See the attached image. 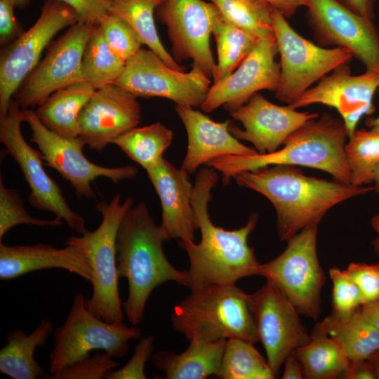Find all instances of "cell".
<instances>
[{
  "mask_svg": "<svg viewBox=\"0 0 379 379\" xmlns=\"http://www.w3.org/2000/svg\"><path fill=\"white\" fill-rule=\"evenodd\" d=\"M218 178L217 171L208 166L197 174L192 204L201 239L199 244L178 241L189 257L190 291L212 284H236L243 277L260 276L261 264L248 244L259 214L253 213L244 227L234 230L216 226L210 219L208 205Z\"/></svg>",
  "mask_w": 379,
  "mask_h": 379,
  "instance_id": "cell-1",
  "label": "cell"
},
{
  "mask_svg": "<svg viewBox=\"0 0 379 379\" xmlns=\"http://www.w3.org/2000/svg\"><path fill=\"white\" fill-rule=\"evenodd\" d=\"M238 185L262 194L273 204L281 241L300 230L318 225L326 212L350 198L374 190L373 186H354L305 175L289 165H272L234 174Z\"/></svg>",
  "mask_w": 379,
  "mask_h": 379,
  "instance_id": "cell-2",
  "label": "cell"
},
{
  "mask_svg": "<svg viewBox=\"0 0 379 379\" xmlns=\"http://www.w3.org/2000/svg\"><path fill=\"white\" fill-rule=\"evenodd\" d=\"M168 240L143 201L133 206L119 225L116 239L117 273L128 282V294L122 307L132 326L143 320L147 301L158 286L168 281L189 286L187 270L175 268L164 254L163 244Z\"/></svg>",
  "mask_w": 379,
  "mask_h": 379,
  "instance_id": "cell-3",
  "label": "cell"
},
{
  "mask_svg": "<svg viewBox=\"0 0 379 379\" xmlns=\"http://www.w3.org/2000/svg\"><path fill=\"white\" fill-rule=\"evenodd\" d=\"M347 138L342 119L324 112L292 133L279 150L252 156H222L208 161L206 166L220 172L225 184L237 173L272 165L317 168L329 173L338 182L351 184L345 154Z\"/></svg>",
  "mask_w": 379,
  "mask_h": 379,
  "instance_id": "cell-4",
  "label": "cell"
},
{
  "mask_svg": "<svg viewBox=\"0 0 379 379\" xmlns=\"http://www.w3.org/2000/svg\"><path fill=\"white\" fill-rule=\"evenodd\" d=\"M248 298L236 284H212L191 290L173 307L171 321L175 330L190 342L241 338L259 343Z\"/></svg>",
  "mask_w": 379,
  "mask_h": 379,
  "instance_id": "cell-5",
  "label": "cell"
},
{
  "mask_svg": "<svg viewBox=\"0 0 379 379\" xmlns=\"http://www.w3.org/2000/svg\"><path fill=\"white\" fill-rule=\"evenodd\" d=\"M133 199L124 201L120 194L109 201L96 205L102 215L97 229L81 236L69 237L65 245L81 248L87 255L92 270V295L86 299L88 310L108 322H123L122 302L118 288L116 239L119 225L128 210L133 206Z\"/></svg>",
  "mask_w": 379,
  "mask_h": 379,
  "instance_id": "cell-6",
  "label": "cell"
},
{
  "mask_svg": "<svg viewBox=\"0 0 379 379\" xmlns=\"http://www.w3.org/2000/svg\"><path fill=\"white\" fill-rule=\"evenodd\" d=\"M84 295L73 299L64 324L53 332V347L49 355V373L54 375L62 368L90 355L92 350H103L114 358L125 356L128 342L142 333L136 326L108 322L91 313Z\"/></svg>",
  "mask_w": 379,
  "mask_h": 379,
  "instance_id": "cell-7",
  "label": "cell"
},
{
  "mask_svg": "<svg viewBox=\"0 0 379 379\" xmlns=\"http://www.w3.org/2000/svg\"><path fill=\"white\" fill-rule=\"evenodd\" d=\"M318 225L307 227L288 239L277 258L261 264L260 276L274 285L300 314L317 320L326 275L317 252Z\"/></svg>",
  "mask_w": 379,
  "mask_h": 379,
  "instance_id": "cell-8",
  "label": "cell"
},
{
  "mask_svg": "<svg viewBox=\"0 0 379 379\" xmlns=\"http://www.w3.org/2000/svg\"><path fill=\"white\" fill-rule=\"evenodd\" d=\"M272 21L280 55L279 82L274 93L282 103L292 104L315 82L353 58L345 48L322 47L304 38L274 8Z\"/></svg>",
  "mask_w": 379,
  "mask_h": 379,
  "instance_id": "cell-9",
  "label": "cell"
},
{
  "mask_svg": "<svg viewBox=\"0 0 379 379\" xmlns=\"http://www.w3.org/2000/svg\"><path fill=\"white\" fill-rule=\"evenodd\" d=\"M22 122V109L13 99L7 112L0 115V141L5 152L18 164L29 187V204L60 218L79 234L86 233L89 230L86 227L85 219L70 208L61 188L45 171L40 151L31 147L24 138Z\"/></svg>",
  "mask_w": 379,
  "mask_h": 379,
  "instance_id": "cell-10",
  "label": "cell"
},
{
  "mask_svg": "<svg viewBox=\"0 0 379 379\" xmlns=\"http://www.w3.org/2000/svg\"><path fill=\"white\" fill-rule=\"evenodd\" d=\"M77 21V13L69 6L57 0H46L34 24L4 46L0 55V115L7 112L14 94L41 60L53 37Z\"/></svg>",
  "mask_w": 379,
  "mask_h": 379,
  "instance_id": "cell-11",
  "label": "cell"
},
{
  "mask_svg": "<svg viewBox=\"0 0 379 379\" xmlns=\"http://www.w3.org/2000/svg\"><path fill=\"white\" fill-rule=\"evenodd\" d=\"M22 112L24 122L31 131L30 141L37 145L44 164L69 182L78 198H95L92 183L100 177L118 183L137 175L138 169L131 165L112 168L93 163L84 154L86 144L79 137H62L48 128L33 109H22Z\"/></svg>",
  "mask_w": 379,
  "mask_h": 379,
  "instance_id": "cell-12",
  "label": "cell"
},
{
  "mask_svg": "<svg viewBox=\"0 0 379 379\" xmlns=\"http://www.w3.org/2000/svg\"><path fill=\"white\" fill-rule=\"evenodd\" d=\"M114 84L137 97H160L192 107H201L212 85L210 78L201 71L174 69L146 48H140L126 61Z\"/></svg>",
  "mask_w": 379,
  "mask_h": 379,
  "instance_id": "cell-13",
  "label": "cell"
},
{
  "mask_svg": "<svg viewBox=\"0 0 379 379\" xmlns=\"http://www.w3.org/2000/svg\"><path fill=\"white\" fill-rule=\"evenodd\" d=\"M95 25L77 21L48 49L14 94L22 109L39 107L53 93L82 81L81 63L87 41Z\"/></svg>",
  "mask_w": 379,
  "mask_h": 379,
  "instance_id": "cell-14",
  "label": "cell"
},
{
  "mask_svg": "<svg viewBox=\"0 0 379 379\" xmlns=\"http://www.w3.org/2000/svg\"><path fill=\"white\" fill-rule=\"evenodd\" d=\"M220 11L203 0H163L156 9L157 19L166 25L174 60L191 59L192 68L213 78L217 63L210 36Z\"/></svg>",
  "mask_w": 379,
  "mask_h": 379,
  "instance_id": "cell-15",
  "label": "cell"
},
{
  "mask_svg": "<svg viewBox=\"0 0 379 379\" xmlns=\"http://www.w3.org/2000/svg\"><path fill=\"white\" fill-rule=\"evenodd\" d=\"M306 18L317 44L349 51L368 71L379 73V32L373 21L336 0H309Z\"/></svg>",
  "mask_w": 379,
  "mask_h": 379,
  "instance_id": "cell-16",
  "label": "cell"
},
{
  "mask_svg": "<svg viewBox=\"0 0 379 379\" xmlns=\"http://www.w3.org/2000/svg\"><path fill=\"white\" fill-rule=\"evenodd\" d=\"M248 300L260 342L277 376L286 357L307 343L310 334L295 307L270 282L248 294Z\"/></svg>",
  "mask_w": 379,
  "mask_h": 379,
  "instance_id": "cell-17",
  "label": "cell"
},
{
  "mask_svg": "<svg viewBox=\"0 0 379 379\" xmlns=\"http://www.w3.org/2000/svg\"><path fill=\"white\" fill-rule=\"evenodd\" d=\"M378 88V72L366 70L361 74L353 75L349 63H343L288 106L298 109L321 104L335 109L345 125L349 138L362 117L374 112L373 99Z\"/></svg>",
  "mask_w": 379,
  "mask_h": 379,
  "instance_id": "cell-18",
  "label": "cell"
},
{
  "mask_svg": "<svg viewBox=\"0 0 379 379\" xmlns=\"http://www.w3.org/2000/svg\"><path fill=\"white\" fill-rule=\"evenodd\" d=\"M278 53L274 32L260 38L241 65L227 77L213 84L201 106L206 112L223 105L230 112L248 102L261 90L275 91L280 77Z\"/></svg>",
  "mask_w": 379,
  "mask_h": 379,
  "instance_id": "cell-19",
  "label": "cell"
},
{
  "mask_svg": "<svg viewBox=\"0 0 379 379\" xmlns=\"http://www.w3.org/2000/svg\"><path fill=\"white\" fill-rule=\"evenodd\" d=\"M137 98L115 84L96 89L81 112L79 137L90 149L103 151L140 123L141 110Z\"/></svg>",
  "mask_w": 379,
  "mask_h": 379,
  "instance_id": "cell-20",
  "label": "cell"
},
{
  "mask_svg": "<svg viewBox=\"0 0 379 379\" xmlns=\"http://www.w3.org/2000/svg\"><path fill=\"white\" fill-rule=\"evenodd\" d=\"M230 115L244 126L241 129L230 124V133L238 140L251 142L260 154L275 152L295 130L319 117L318 113L274 104L258 92Z\"/></svg>",
  "mask_w": 379,
  "mask_h": 379,
  "instance_id": "cell-21",
  "label": "cell"
},
{
  "mask_svg": "<svg viewBox=\"0 0 379 379\" xmlns=\"http://www.w3.org/2000/svg\"><path fill=\"white\" fill-rule=\"evenodd\" d=\"M146 171L160 199V225L169 240L194 241L198 226L192 204L194 185L189 173L164 158Z\"/></svg>",
  "mask_w": 379,
  "mask_h": 379,
  "instance_id": "cell-22",
  "label": "cell"
},
{
  "mask_svg": "<svg viewBox=\"0 0 379 379\" xmlns=\"http://www.w3.org/2000/svg\"><path fill=\"white\" fill-rule=\"evenodd\" d=\"M175 111L187 135V149L181 168L194 173L202 164L226 155L252 156L255 149L240 142L230 131V120L215 122L192 107L176 105Z\"/></svg>",
  "mask_w": 379,
  "mask_h": 379,
  "instance_id": "cell-23",
  "label": "cell"
},
{
  "mask_svg": "<svg viewBox=\"0 0 379 379\" xmlns=\"http://www.w3.org/2000/svg\"><path fill=\"white\" fill-rule=\"evenodd\" d=\"M56 248L50 244L7 246L0 242V279L8 281L27 273L62 269L88 282L92 280L90 261L84 251L74 245Z\"/></svg>",
  "mask_w": 379,
  "mask_h": 379,
  "instance_id": "cell-24",
  "label": "cell"
},
{
  "mask_svg": "<svg viewBox=\"0 0 379 379\" xmlns=\"http://www.w3.org/2000/svg\"><path fill=\"white\" fill-rule=\"evenodd\" d=\"M226 340L191 341L183 352L159 351L153 354L152 361L157 369L164 373L166 379H204L217 376Z\"/></svg>",
  "mask_w": 379,
  "mask_h": 379,
  "instance_id": "cell-25",
  "label": "cell"
},
{
  "mask_svg": "<svg viewBox=\"0 0 379 379\" xmlns=\"http://www.w3.org/2000/svg\"><path fill=\"white\" fill-rule=\"evenodd\" d=\"M54 324L41 318L37 327L29 334L22 329L9 331L6 345L0 350V372L13 379H48V374L34 359L36 347L44 346L54 331Z\"/></svg>",
  "mask_w": 379,
  "mask_h": 379,
  "instance_id": "cell-26",
  "label": "cell"
},
{
  "mask_svg": "<svg viewBox=\"0 0 379 379\" xmlns=\"http://www.w3.org/2000/svg\"><path fill=\"white\" fill-rule=\"evenodd\" d=\"M95 90L86 81L76 82L51 94L35 113L56 134L69 139L78 138L81 112Z\"/></svg>",
  "mask_w": 379,
  "mask_h": 379,
  "instance_id": "cell-27",
  "label": "cell"
},
{
  "mask_svg": "<svg viewBox=\"0 0 379 379\" xmlns=\"http://www.w3.org/2000/svg\"><path fill=\"white\" fill-rule=\"evenodd\" d=\"M318 323L350 361L366 359L379 350V331L361 307L350 317L330 314Z\"/></svg>",
  "mask_w": 379,
  "mask_h": 379,
  "instance_id": "cell-28",
  "label": "cell"
},
{
  "mask_svg": "<svg viewBox=\"0 0 379 379\" xmlns=\"http://www.w3.org/2000/svg\"><path fill=\"white\" fill-rule=\"evenodd\" d=\"M295 353L300 361L306 379H336L343 377L350 361L340 345L316 324L310 340L297 348Z\"/></svg>",
  "mask_w": 379,
  "mask_h": 379,
  "instance_id": "cell-29",
  "label": "cell"
},
{
  "mask_svg": "<svg viewBox=\"0 0 379 379\" xmlns=\"http://www.w3.org/2000/svg\"><path fill=\"white\" fill-rule=\"evenodd\" d=\"M163 0H111L109 12L123 18L134 30L142 44L155 53L168 67L179 71L181 67L166 50L154 22L156 9Z\"/></svg>",
  "mask_w": 379,
  "mask_h": 379,
  "instance_id": "cell-30",
  "label": "cell"
},
{
  "mask_svg": "<svg viewBox=\"0 0 379 379\" xmlns=\"http://www.w3.org/2000/svg\"><path fill=\"white\" fill-rule=\"evenodd\" d=\"M173 138V133L171 129L161 122H156L129 130L115 139L113 144L147 170L163 158Z\"/></svg>",
  "mask_w": 379,
  "mask_h": 379,
  "instance_id": "cell-31",
  "label": "cell"
},
{
  "mask_svg": "<svg viewBox=\"0 0 379 379\" xmlns=\"http://www.w3.org/2000/svg\"><path fill=\"white\" fill-rule=\"evenodd\" d=\"M218 62L213 84L230 76L253 50L259 39L235 27L219 13L212 30Z\"/></svg>",
  "mask_w": 379,
  "mask_h": 379,
  "instance_id": "cell-32",
  "label": "cell"
},
{
  "mask_svg": "<svg viewBox=\"0 0 379 379\" xmlns=\"http://www.w3.org/2000/svg\"><path fill=\"white\" fill-rule=\"evenodd\" d=\"M125 63L112 51L99 25H95L84 51L81 80L91 84L95 89L114 84L123 72Z\"/></svg>",
  "mask_w": 379,
  "mask_h": 379,
  "instance_id": "cell-33",
  "label": "cell"
},
{
  "mask_svg": "<svg viewBox=\"0 0 379 379\" xmlns=\"http://www.w3.org/2000/svg\"><path fill=\"white\" fill-rule=\"evenodd\" d=\"M254 343L241 339L226 340L218 378L222 379H274L275 374Z\"/></svg>",
  "mask_w": 379,
  "mask_h": 379,
  "instance_id": "cell-34",
  "label": "cell"
},
{
  "mask_svg": "<svg viewBox=\"0 0 379 379\" xmlns=\"http://www.w3.org/2000/svg\"><path fill=\"white\" fill-rule=\"evenodd\" d=\"M345 145V154L351 173V184L372 183L379 164V126L356 129Z\"/></svg>",
  "mask_w": 379,
  "mask_h": 379,
  "instance_id": "cell-35",
  "label": "cell"
},
{
  "mask_svg": "<svg viewBox=\"0 0 379 379\" xmlns=\"http://www.w3.org/2000/svg\"><path fill=\"white\" fill-rule=\"evenodd\" d=\"M232 25L258 39L274 32V8L260 0H208Z\"/></svg>",
  "mask_w": 379,
  "mask_h": 379,
  "instance_id": "cell-36",
  "label": "cell"
},
{
  "mask_svg": "<svg viewBox=\"0 0 379 379\" xmlns=\"http://www.w3.org/2000/svg\"><path fill=\"white\" fill-rule=\"evenodd\" d=\"M62 220L39 219L31 216L25 209L22 199L15 189L7 188L0 177V241L12 227L19 225L37 227H56Z\"/></svg>",
  "mask_w": 379,
  "mask_h": 379,
  "instance_id": "cell-37",
  "label": "cell"
},
{
  "mask_svg": "<svg viewBox=\"0 0 379 379\" xmlns=\"http://www.w3.org/2000/svg\"><path fill=\"white\" fill-rule=\"evenodd\" d=\"M98 25L109 48L125 62L142 48V44L136 33L119 15L109 12Z\"/></svg>",
  "mask_w": 379,
  "mask_h": 379,
  "instance_id": "cell-38",
  "label": "cell"
},
{
  "mask_svg": "<svg viewBox=\"0 0 379 379\" xmlns=\"http://www.w3.org/2000/svg\"><path fill=\"white\" fill-rule=\"evenodd\" d=\"M328 272L333 284L331 314L340 318L350 317L363 305L361 293L344 270L333 267Z\"/></svg>",
  "mask_w": 379,
  "mask_h": 379,
  "instance_id": "cell-39",
  "label": "cell"
},
{
  "mask_svg": "<svg viewBox=\"0 0 379 379\" xmlns=\"http://www.w3.org/2000/svg\"><path fill=\"white\" fill-rule=\"evenodd\" d=\"M119 362L107 352L88 355L73 364L62 368L48 379H102L114 369Z\"/></svg>",
  "mask_w": 379,
  "mask_h": 379,
  "instance_id": "cell-40",
  "label": "cell"
},
{
  "mask_svg": "<svg viewBox=\"0 0 379 379\" xmlns=\"http://www.w3.org/2000/svg\"><path fill=\"white\" fill-rule=\"evenodd\" d=\"M154 337H142L135 345L134 353L128 362L119 370H110L105 379H145V366L149 358H152L155 349Z\"/></svg>",
  "mask_w": 379,
  "mask_h": 379,
  "instance_id": "cell-41",
  "label": "cell"
},
{
  "mask_svg": "<svg viewBox=\"0 0 379 379\" xmlns=\"http://www.w3.org/2000/svg\"><path fill=\"white\" fill-rule=\"evenodd\" d=\"M344 271L360 290L363 305L379 298V263L353 262Z\"/></svg>",
  "mask_w": 379,
  "mask_h": 379,
  "instance_id": "cell-42",
  "label": "cell"
},
{
  "mask_svg": "<svg viewBox=\"0 0 379 379\" xmlns=\"http://www.w3.org/2000/svg\"><path fill=\"white\" fill-rule=\"evenodd\" d=\"M69 6L79 21L98 25L111 8V0H57Z\"/></svg>",
  "mask_w": 379,
  "mask_h": 379,
  "instance_id": "cell-43",
  "label": "cell"
},
{
  "mask_svg": "<svg viewBox=\"0 0 379 379\" xmlns=\"http://www.w3.org/2000/svg\"><path fill=\"white\" fill-rule=\"evenodd\" d=\"M15 5L13 0H0V44L5 46L23 32L15 16Z\"/></svg>",
  "mask_w": 379,
  "mask_h": 379,
  "instance_id": "cell-44",
  "label": "cell"
},
{
  "mask_svg": "<svg viewBox=\"0 0 379 379\" xmlns=\"http://www.w3.org/2000/svg\"><path fill=\"white\" fill-rule=\"evenodd\" d=\"M346 379H376L372 365L367 359L350 361L343 377Z\"/></svg>",
  "mask_w": 379,
  "mask_h": 379,
  "instance_id": "cell-45",
  "label": "cell"
},
{
  "mask_svg": "<svg viewBox=\"0 0 379 379\" xmlns=\"http://www.w3.org/2000/svg\"><path fill=\"white\" fill-rule=\"evenodd\" d=\"M354 13L373 21L375 0H336Z\"/></svg>",
  "mask_w": 379,
  "mask_h": 379,
  "instance_id": "cell-46",
  "label": "cell"
},
{
  "mask_svg": "<svg viewBox=\"0 0 379 379\" xmlns=\"http://www.w3.org/2000/svg\"><path fill=\"white\" fill-rule=\"evenodd\" d=\"M270 4L286 19L293 17L301 7H307L309 0H260Z\"/></svg>",
  "mask_w": 379,
  "mask_h": 379,
  "instance_id": "cell-47",
  "label": "cell"
},
{
  "mask_svg": "<svg viewBox=\"0 0 379 379\" xmlns=\"http://www.w3.org/2000/svg\"><path fill=\"white\" fill-rule=\"evenodd\" d=\"M284 370L283 379H302L304 378L302 365L298 360L295 351L291 352L284 361Z\"/></svg>",
  "mask_w": 379,
  "mask_h": 379,
  "instance_id": "cell-48",
  "label": "cell"
},
{
  "mask_svg": "<svg viewBox=\"0 0 379 379\" xmlns=\"http://www.w3.org/2000/svg\"><path fill=\"white\" fill-rule=\"evenodd\" d=\"M361 309L379 331V298L371 302L363 305Z\"/></svg>",
  "mask_w": 379,
  "mask_h": 379,
  "instance_id": "cell-49",
  "label": "cell"
},
{
  "mask_svg": "<svg viewBox=\"0 0 379 379\" xmlns=\"http://www.w3.org/2000/svg\"><path fill=\"white\" fill-rule=\"evenodd\" d=\"M371 226L377 234V237L373 240L371 245L375 253L379 257V213L375 215L371 220Z\"/></svg>",
  "mask_w": 379,
  "mask_h": 379,
  "instance_id": "cell-50",
  "label": "cell"
},
{
  "mask_svg": "<svg viewBox=\"0 0 379 379\" xmlns=\"http://www.w3.org/2000/svg\"><path fill=\"white\" fill-rule=\"evenodd\" d=\"M372 365L376 379H379V350L366 359Z\"/></svg>",
  "mask_w": 379,
  "mask_h": 379,
  "instance_id": "cell-51",
  "label": "cell"
},
{
  "mask_svg": "<svg viewBox=\"0 0 379 379\" xmlns=\"http://www.w3.org/2000/svg\"><path fill=\"white\" fill-rule=\"evenodd\" d=\"M373 183L374 184L373 185L374 190L379 194V164L376 166L374 171Z\"/></svg>",
  "mask_w": 379,
  "mask_h": 379,
  "instance_id": "cell-52",
  "label": "cell"
},
{
  "mask_svg": "<svg viewBox=\"0 0 379 379\" xmlns=\"http://www.w3.org/2000/svg\"><path fill=\"white\" fill-rule=\"evenodd\" d=\"M366 126L368 128L379 126V114L376 117H367L366 119Z\"/></svg>",
  "mask_w": 379,
  "mask_h": 379,
  "instance_id": "cell-53",
  "label": "cell"
},
{
  "mask_svg": "<svg viewBox=\"0 0 379 379\" xmlns=\"http://www.w3.org/2000/svg\"><path fill=\"white\" fill-rule=\"evenodd\" d=\"M15 7L23 8H25L31 1V0H13Z\"/></svg>",
  "mask_w": 379,
  "mask_h": 379,
  "instance_id": "cell-54",
  "label": "cell"
},
{
  "mask_svg": "<svg viewBox=\"0 0 379 379\" xmlns=\"http://www.w3.org/2000/svg\"><path fill=\"white\" fill-rule=\"evenodd\" d=\"M378 15H379V12H378Z\"/></svg>",
  "mask_w": 379,
  "mask_h": 379,
  "instance_id": "cell-55",
  "label": "cell"
}]
</instances>
